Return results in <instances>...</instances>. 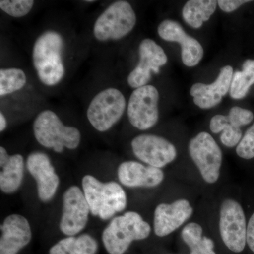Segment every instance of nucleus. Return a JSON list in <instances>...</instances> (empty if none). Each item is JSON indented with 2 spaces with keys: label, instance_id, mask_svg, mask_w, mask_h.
Segmentation results:
<instances>
[{
  "label": "nucleus",
  "instance_id": "6e6552de",
  "mask_svg": "<svg viewBox=\"0 0 254 254\" xmlns=\"http://www.w3.org/2000/svg\"><path fill=\"white\" fill-rule=\"evenodd\" d=\"M247 223L245 212L236 200L222 202L220 214V232L222 240L229 250L240 253L247 243Z\"/></svg>",
  "mask_w": 254,
  "mask_h": 254
},
{
  "label": "nucleus",
  "instance_id": "a211bd4d",
  "mask_svg": "<svg viewBox=\"0 0 254 254\" xmlns=\"http://www.w3.org/2000/svg\"><path fill=\"white\" fill-rule=\"evenodd\" d=\"M118 173L120 182L128 187H155L164 179L160 168L144 166L135 161L124 162L119 166Z\"/></svg>",
  "mask_w": 254,
  "mask_h": 254
},
{
  "label": "nucleus",
  "instance_id": "2eb2a0df",
  "mask_svg": "<svg viewBox=\"0 0 254 254\" xmlns=\"http://www.w3.org/2000/svg\"><path fill=\"white\" fill-rule=\"evenodd\" d=\"M233 68L230 65L220 69L218 78L211 84L196 83L190 88L195 105L201 109H210L218 105L230 89Z\"/></svg>",
  "mask_w": 254,
  "mask_h": 254
},
{
  "label": "nucleus",
  "instance_id": "9b49d317",
  "mask_svg": "<svg viewBox=\"0 0 254 254\" xmlns=\"http://www.w3.org/2000/svg\"><path fill=\"white\" fill-rule=\"evenodd\" d=\"M89 205L79 187L68 188L63 196V213L60 230L68 237L77 235L86 227L89 215Z\"/></svg>",
  "mask_w": 254,
  "mask_h": 254
},
{
  "label": "nucleus",
  "instance_id": "dca6fc26",
  "mask_svg": "<svg viewBox=\"0 0 254 254\" xmlns=\"http://www.w3.org/2000/svg\"><path fill=\"white\" fill-rule=\"evenodd\" d=\"M193 214V208L186 199L177 200L171 204L161 203L154 214V230L157 236H168L182 226Z\"/></svg>",
  "mask_w": 254,
  "mask_h": 254
},
{
  "label": "nucleus",
  "instance_id": "6ab92c4d",
  "mask_svg": "<svg viewBox=\"0 0 254 254\" xmlns=\"http://www.w3.org/2000/svg\"><path fill=\"white\" fill-rule=\"evenodd\" d=\"M0 189L5 193H12L21 187L24 170L22 155H9L4 163L0 165Z\"/></svg>",
  "mask_w": 254,
  "mask_h": 254
},
{
  "label": "nucleus",
  "instance_id": "393cba45",
  "mask_svg": "<svg viewBox=\"0 0 254 254\" xmlns=\"http://www.w3.org/2000/svg\"><path fill=\"white\" fill-rule=\"evenodd\" d=\"M26 81V73L22 69L1 68L0 70V95L4 96L22 89Z\"/></svg>",
  "mask_w": 254,
  "mask_h": 254
},
{
  "label": "nucleus",
  "instance_id": "f3484780",
  "mask_svg": "<svg viewBox=\"0 0 254 254\" xmlns=\"http://www.w3.org/2000/svg\"><path fill=\"white\" fill-rule=\"evenodd\" d=\"M0 254H17L31 242L32 232L27 219L13 214L1 225Z\"/></svg>",
  "mask_w": 254,
  "mask_h": 254
},
{
  "label": "nucleus",
  "instance_id": "423d86ee",
  "mask_svg": "<svg viewBox=\"0 0 254 254\" xmlns=\"http://www.w3.org/2000/svg\"><path fill=\"white\" fill-rule=\"evenodd\" d=\"M126 105V99L121 91L115 88H106L91 100L87 118L97 131H106L122 118Z\"/></svg>",
  "mask_w": 254,
  "mask_h": 254
},
{
  "label": "nucleus",
  "instance_id": "b1692460",
  "mask_svg": "<svg viewBox=\"0 0 254 254\" xmlns=\"http://www.w3.org/2000/svg\"><path fill=\"white\" fill-rule=\"evenodd\" d=\"M210 131L218 133L222 131L220 140L222 144L229 148H232L239 144L242 136L240 128L232 125L229 121L228 117L217 115L210 120Z\"/></svg>",
  "mask_w": 254,
  "mask_h": 254
},
{
  "label": "nucleus",
  "instance_id": "7ed1b4c3",
  "mask_svg": "<svg viewBox=\"0 0 254 254\" xmlns=\"http://www.w3.org/2000/svg\"><path fill=\"white\" fill-rule=\"evenodd\" d=\"M151 229L139 214L129 211L111 220L103 233V242L110 254H124L132 242L145 240Z\"/></svg>",
  "mask_w": 254,
  "mask_h": 254
},
{
  "label": "nucleus",
  "instance_id": "cd10ccee",
  "mask_svg": "<svg viewBox=\"0 0 254 254\" xmlns=\"http://www.w3.org/2000/svg\"><path fill=\"white\" fill-rule=\"evenodd\" d=\"M227 117L230 124L239 128L249 125L254 120V114L252 112L237 106L231 108Z\"/></svg>",
  "mask_w": 254,
  "mask_h": 254
},
{
  "label": "nucleus",
  "instance_id": "7c9ffc66",
  "mask_svg": "<svg viewBox=\"0 0 254 254\" xmlns=\"http://www.w3.org/2000/svg\"><path fill=\"white\" fill-rule=\"evenodd\" d=\"M6 125H7V123H6V118L2 113H0V131H4L5 128H6Z\"/></svg>",
  "mask_w": 254,
  "mask_h": 254
},
{
  "label": "nucleus",
  "instance_id": "c756f323",
  "mask_svg": "<svg viewBox=\"0 0 254 254\" xmlns=\"http://www.w3.org/2000/svg\"><path fill=\"white\" fill-rule=\"evenodd\" d=\"M247 243L254 253V213L252 214L247 225Z\"/></svg>",
  "mask_w": 254,
  "mask_h": 254
},
{
  "label": "nucleus",
  "instance_id": "5701e85b",
  "mask_svg": "<svg viewBox=\"0 0 254 254\" xmlns=\"http://www.w3.org/2000/svg\"><path fill=\"white\" fill-rule=\"evenodd\" d=\"M254 84V60H247L242 65V71L234 73L230 94L233 99H242Z\"/></svg>",
  "mask_w": 254,
  "mask_h": 254
},
{
  "label": "nucleus",
  "instance_id": "20e7f679",
  "mask_svg": "<svg viewBox=\"0 0 254 254\" xmlns=\"http://www.w3.org/2000/svg\"><path fill=\"white\" fill-rule=\"evenodd\" d=\"M33 132L37 141L43 146L63 153L64 148L75 149L81 142L78 128L65 126L59 117L51 110H44L36 117Z\"/></svg>",
  "mask_w": 254,
  "mask_h": 254
},
{
  "label": "nucleus",
  "instance_id": "39448f33",
  "mask_svg": "<svg viewBox=\"0 0 254 254\" xmlns=\"http://www.w3.org/2000/svg\"><path fill=\"white\" fill-rule=\"evenodd\" d=\"M136 16L127 1H117L110 5L97 18L93 27L95 38L100 41H118L134 28Z\"/></svg>",
  "mask_w": 254,
  "mask_h": 254
},
{
  "label": "nucleus",
  "instance_id": "412c9836",
  "mask_svg": "<svg viewBox=\"0 0 254 254\" xmlns=\"http://www.w3.org/2000/svg\"><path fill=\"white\" fill-rule=\"evenodd\" d=\"M98 243L91 235L68 237L58 242L50 250V254H95Z\"/></svg>",
  "mask_w": 254,
  "mask_h": 254
},
{
  "label": "nucleus",
  "instance_id": "4be33fe9",
  "mask_svg": "<svg viewBox=\"0 0 254 254\" xmlns=\"http://www.w3.org/2000/svg\"><path fill=\"white\" fill-rule=\"evenodd\" d=\"M184 242L190 249V254H216L213 240L203 236V230L198 223L188 224L182 232Z\"/></svg>",
  "mask_w": 254,
  "mask_h": 254
},
{
  "label": "nucleus",
  "instance_id": "bb28decb",
  "mask_svg": "<svg viewBox=\"0 0 254 254\" xmlns=\"http://www.w3.org/2000/svg\"><path fill=\"white\" fill-rule=\"evenodd\" d=\"M236 152L240 158L246 160L254 158V123L246 131L245 136L237 145Z\"/></svg>",
  "mask_w": 254,
  "mask_h": 254
},
{
  "label": "nucleus",
  "instance_id": "aec40b11",
  "mask_svg": "<svg viewBox=\"0 0 254 254\" xmlns=\"http://www.w3.org/2000/svg\"><path fill=\"white\" fill-rule=\"evenodd\" d=\"M217 4L215 0H190L184 6L182 16L192 28H199L214 14Z\"/></svg>",
  "mask_w": 254,
  "mask_h": 254
},
{
  "label": "nucleus",
  "instance_id": "9d476101",
  "mask_svg": "<svg viewBox=\"0 0 254 254\" xmlns=\"http://www.w3.org/2000/svg\"><path fill=\"white\" fill-rule=\"evenodd\" d=\"M131 147L137 158L154 168H163L177 157L175 145L156 135L141 134L135 137Z\"/></svg>",
  "mask_w": 254,
  "mask_h": 254
},
{
  "label": "nucleus",
  "instance_id": "f8f14e48",
  "mask_svg": "<svg viewBox=\"0 0 254 254\" xmlns=\"http://www.w3.org/2000/svg\"><path fill=\"white\" fill-rule=\"evenodd\" d=\"M138 53L139 62L127 78L128 84L136 89L146 86L151 79L152 71L158 73L160 66L168 62V57L163 48L149 38L141 41Z\"/></svg>",
  "mask_w": 254,
  "mask_h": 254
},
{
  "label": "nucleus",
  "instance_id": "c85d7f7f",
  "mask_svg": "<svg viewBox=\"0 0 254 254\" xmlns=\"http://www.w3.org/2000/svg\"><path fill=\"white\" fill-rule=\"evenodd\" d=\"M250 1L247 0H219L218 4L222 11L230 13L238 9L242 5Z\"/></svg>",
  "mask_w": 254,
  "mask_h": 254
},
{
  "label": "nucleus",
  "instance_id": "a878e982",
  "mask_svg": "<svg viewBox=\"0 0 254 254\" xmlns=\"http://www.w3.org/2000/svg\"><path fill=\"white\" fill-rule=\"evenodd\" d=\"M33 0H1L0 8L6 14L15 18L23 17L31 11Z\"/></svg>",
  "mask_w": 254,
  "mask_h": 254
},
{
  "label": "nucleus",
  "instance_id": "ddd939ff",
  "mask_svg": "<svg viewBox=\"0 0 254 254\" xmlns=\"http://www.w3.org/2000/svg\"><path fill=\"white\" fill-rule=\"evenodd\" d=\"M159 36L164 41L176 42L182 48V60L189 67L196 66L203 57V48L199 42L188 36L181 25L177 21L167 19L158 28Z\"/></svg>",
  "mask_w": 254,
  "mask_h": 254
},
{
  "label": "nucleus",
  "instance_id": "f03ea898",
  "mask_svg": "<svg viewBox=\"0 0 254 254\" xmlns=\"http://www.w3.org/2000/svg\"><path fill=\"white\" fill-rule=\"evenodd\" d=\"M82 187L92 215L102 220L111 218L126 208V193L117 182L103 183L91 175H86Z\"/></svg>",
  "mask_w": 254,
  "mask_h": 254
},
{
  "label": "nucleus",
  "instance_id": "f257e3e1",
  "mask_svg": "<svg viewBox=\"0 0 254 254\" xmlns=\"http://www.w3.org/2000/svg\"><path fill=\"white\" fill-rule=\"evenodd\" d=\"M63 49V36L56 31H46L35 42L32 58L38 78L43 84L55 86L64 76Z\"/></svg>",
  "mask_w": 254,
  "mask_h": 254
},
{
  "label": "nucleus",
  "instance_id": "1a4fd4ad",
  "mask_svg": "<svg viewBox=\"0 0 254 254\" xmlns=\"http://www.w3.org/2000/svg\"><path fill=\"white\" fill-rule=\"evenodd\" d=\"M159 93L155 86L136 88L130 96L128 103V120L132 126L139 130L152 128L158 123Z\"/></svg>",
  "mask_w": 254,
  "mask_h": 254
},
{
  "label": "nucleus",
  "instance_id": "0eeeda50",
  "mask_svg": "<svg viewBox=\"0 0 254 254\" xmlns=\"http://www.w3.org/2000/svg\"><path fill=\"white\" fill-rule=\"evenodd\" d=\"M189 151L203 180L209 184L218 181L222 153L213 136L207 132H200L190 140Z\"/></svg>",
  "mask_w": 254,
  "mask_h": 254
},
{
  "label": "nucleus",
  "instance_id": "4468645a",
  "mask_svg": "<svg viewBox=\"0 0 254 254\" xmlns=\"http://www.w3.org/2000/svg\"><path fill=\"white\" fill-rule=\"evenodd\" d=\"M26 165L37 182L40 199L49 201L54 196L60 184L59 177L55 173L49 157L41 152H34L28 157Z\"/></svg>",
  "mask_w": 254,
  "mask_h": 254
}]
</instances>
